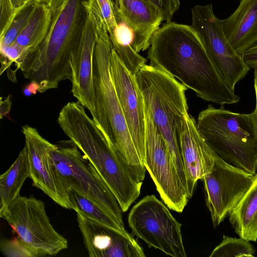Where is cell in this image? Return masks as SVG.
Returning a JSON list of instances; mask_svg holds the SVG:
<instances>
[{
    "instance_id": "cell-6",
    "label": "cell",
    "mask_w": 257,
    "mask_h": 257,
    "mask_svg": "<svg viewBox=\"0 0 257 257\" xmlns=\"http://www.w3.org/2000/svg\"><path fill=\"white\" fill-rule=\"evenodd\" d=\"M198 130L210 148L225 162L255 175L257 138L250 113H240L212 104L197 120Z\"/></svg>"
},
{
    "instance_id": "cell-2",
    "label": "cell",
    "mask_w": 257,
    "mask_h": 257,
    "mask_svg": "<svg viewBox=\"0 0 257 257\" xmlns=\"http://www.w3.org/2000/svg\"><path fill=\"white\" fill-rule=\"evenodd\" d=\"M57 122L93 166L115 195L123 212L140 195L143 182L132 174L125 161L78 101L60 110Z\"/></svg>"
},
{
    "instance_id": "cell-20",
    "label": "cell",
    "mask_w": 257,
    "mask_h": 257,
    "mask_svg": "<svg viewBox=\"0 0 257 257\" xmlns=\"http://www.w3.org/2000/svg\"><path fill=\"white\" fill-rule=\"evenodd\" d=\"M235 232L249 241L257 240V172L251 185L229 214Z\"/></svg>"
},
{
    "instance_id": "cell-8",
    "label": "cell",
    "mask_w": 257,
    "mask_h": 257,
    "mask_svg": "<svg viewBox=\"0 0 257 257\" xmlns=\"http://www.w3.org/2000/svg\"><path fill=\"white\" fill-rule=\"evenodd\" d=\"M0 217L36 256L55 255L68 247L67 240L51 223L44 202L33 196L20 195Z\"/></svg>"
},
{
    "instance_id": "cell-7",
    "label": "cell",
    "mask_w": 257,
    "mask_h": 257,
    "mask_svg": "<svg viewBox=\"0 0 257 257\" xmlns=\"http://www.w3.org/2000/svg\"><path fill=\"white\" fill-rule=\"evenodd\" d=\"M70 139L50 151L53 163L69 190L86 197L122 226L123 212L115 195L96 170Z\"/></svg>"
},
{
    "instance_id": "cell-27",
    "label": "cell",
    "mask_w": 257,
    "mask_h": 257,
    "mask_svg": "<svg viewBox=\"0 0 257 257\" xmlns=\"http://www.w3.org/2000/svg\"><path fill=\"white\" fill-rule=\"evenodd\" d=\"M1 250L8 257H36L35 254L18 237L4 239L0 243Z\"/></svg>"
},
{
    "instance_id": "cell-36",
    "label": "cell",
    "mask_w": 257,
    "mask_h": 257,
    "mask_svg": "<svg viewBox=\"0 0 257 257\" xmlns=\"http://www.w3.org/2000/svg\"><path fill=\"white\" fill-rule=\"evenodd\" d=\"M31 1H35L38 3H43V0H25V3Z\"/></svg>"
},
{
    "instance_id": "cell-13",
    "label": "cell",
    "mask_w": 257,
    "mask_h": 257,
    "mask_svg": "<svg viewBox=\"0 0 257 257\" xmlns=\"http://www.w3.org/2000/svg\"><path fill=\"white\" fill-rule=\"evenodd\" d=\"M30 165L33 185L41 189L53 201L66 209H73L70 191L52 161L50 151L56 145L44 139L37 130L29 125L22 127Z\"/></svg>"
},
{
    "instance_id": "cell-3",
    "label": "cell",
    "mask_w": 257,
    "mask_h": 257,
    "mask_svg": "<svg viewBox=\"0 0 257 257\" xmlns=\"http://www.w3.org/2000/svg\"><path fill=\"white\" fill-rule=\"evenodd\" d=\"M86 1L67 0L53 14L43 42L26 55L20 70L25 78L38 84V92L56 88L64 80L71 81V55L86 21Z\"/></svg>"
},
{
    "instance_id": "cell-30",
    "label": "cell",
    "mask_w": 257,
    "mask_h": 257,
    "mask_svg": "<svg viewBox=\"0 0 257 257\" xmlns=\"http://www.w3.org/2000/svg\"><path fill=\"white\" fill-rule=\"evenodd\" d=\"M241 56L250 69H257V43L243 53Z\"/></svg>"
},
{
    "instance_id": "cell-19",
    "label": "cell",
    "mask_w": 257,
    "mask_h": 257,
    "mask_svg": "<svg viewBox=\"0 0 257 257\" xmlns=\"http://www.w3.org/2000/svg\"><path fill=\"white\" fill-rule=\"evenodd\" d=\"M112 1L129 25L151 38L164 21L160 9L148 0Z\"/></svg>"
},
{
    "instance_id": "cell-22",
    "label": "cell",
    "mask_w": 257,
    "mask_h": 257,
    "mask_svg": "<svg viewBox=\"0 0 257 257\" xmlns=\"http://www.w3.org/2000/svg\"><path fill=\"white\" fill-rule=\"evenodd\" d=\"M52 15V10L46 4H37L28 23L14 42L26 51V55L35 50L46 37Z\"/></svg>"
},
{
    "instance_id": "cell-14",
    "label": "cell",
    "mask_w": 257,
    "mask_h": 257,
    "mask_svg": "<svg viewBox=\"0 0 257 257\" xmlns=\"http://www.w3.org/2000/svg\"><path fill=\"white\" fill-rule=\"evenodd\" d=\"M110 70L117 96L136 149L144 161L145 143V103L133 74L112 49Z\"/></svg>"
},
{
    "instance_id": "cell-9",
    "label": "cell",
    "mask_w": 257,
    "mask_h": 257,
    "mask_svg": "<svg viewBox=\"0 0 257 257\" xmlns=\"http://www.w3.org/2000/svg\"><path fill=\"white\" fill-rule=\"evenodd\" d=\"M128 223L133 234L149 247L173 257L186 256L181 224L155 195H147L133 207Z\"/></svg>"
},
{
    "instance_id": "cell-26",
    "label": "cell",
    "mask_w": 257,
    "mask_h": 257,
    "mask_svg": "<svg viewBox=\"0 0 257 257\" xmlns=\"http://www.w3.org/2000/svg\"><path fill=\"white\" fill-rule=\"evenodd\" d=\"M86 7L88 11L102 19L108 34H111L116 27L113 1L87 0Z\"/></svg>"
},
{
    "instance_id": "cell-17",
    "label": "cell",
    "mask_w": 257,
    "mask_h": 257,
    "mask_svg": "<svg viewBox=\"0 0 257 257\" xmlns=\"http://www.w3.org/2000/svg\"><path fill=\"white\" fill-rule=\"evenodd\" d=\"M178 140L189 199L193 195L198 180L212 169L216 153L206 144L198 130L196 121L189 113L181 121Z\"/></svg>"
},
{
    "instance_id": "cell-32",
    "label": "cell",
    "mask_w": 257,
    "mask_h": 257,
    "mask_svg": "<svg viewBox=\"0 0 257 257\" xmlns=\"http://www.w3.org/2000/svg\"><path fill=\"white\" fill-rule=\"evenodd\" d=\"M11 95H9L3 99V97L1 98V118L6 115H7L11 109L12 106V101L11 98Z\"/></svg>"
},
{
    "instance_id": "cell-23",
    "label": "cell",
    "mask_w": 257,
    "mask_h": 257,
    "mask_svg": "<svg viewBox=\"0 0 257 257\" xmlns=\"http://www.w3.org/2000/svg\"><path fill=\"white\" fill-rule=\"evenodd\" d=\"M69 196L75 212L78 211L86 217L122 233L130 234L124 226L121 225L113 217L86 197L72 190H70Z\"/></svg>"
},
{
    "instance_id": "cell-24",
    "label": "cell",
    "mask_w": 257,
    "mask_h": 257,
    "mask_svg": "<svg viewBox=\"0 0 257 257\" xmlns=\"http://www.w3.org/2000/svg\"><path fill=\"white\" fill-rule=\"evenodd\" d=\"M38 3L35 1L26 2L16 9L5 33L0 36V45L9 46L15 41L31 18Z\"/></svg>"
},
{
    "instance_id": "cell-33",
    "label": "cell",
    "mask_w": 257,
    "mask_h": 257,
    "mask_svg": "<svg viewBox=\"0 0 257 257\" xmlns=\"http://www.w3.org/2000/svg\"><path fill=\"white\" fill-rule=\"evenodd\" d=\"M67 0H43L52 10L53 14L62 8Z\"/></svg>"
},
{
    "instance_id": "cell-35",
    "label": "cell",
    "mask_w": 257,
    "mask_h": 257,
    "mask_svg": "<svg viewBox=\"0 0 257 257\" xmlns=\"http://www.w3.org/2000/svg\"><path fill=\"white\" fill-rule=\"evenodd\" d=\"M15 8L17 9L25 3V0H11Z\"/></svg>"
},
{
    "instance_id": "cell-21",
    "label": "cell",
    "mask_w": 257,
    "mask_h": 257,
    "mask_svg": "<svg viewBox=\"0 0 257 257\" xmlns=\"http://www.w3.org/2000/svg\"><path fill=\"white\" fill-rule=\"evenodd\" d=\"M30 175L29 158L25 145L14 163L0 176V212L20 195L24 182Z\"/></svg>"
},
{
    "instance_id": "cell-16",
    "label": "cell",
    "mask_w": 257,
    "mask_h": 257,
    "mask_svg": "<svg viewBox=\"0 0 257 257\" xmlns=\"http://www.w3.org/2000/svg\"><path fill=\"white\" fill-rule=\"evenodd\" d=\"M84 245L91 257H145L132 234L126 235L76 211Z\"/></svg>"
},
{
    "instance_id": "cell-29",
    "label": "cell",
    "mask_w": 257,
    "mask_h": 257,
    "mask_svg": "<svg viewBox=\"0 0 257 257\" xmlns=\"http://www.w3.org/2000/svg\"><path fill=\"white\" fill-rule=\"evenodd\" d=\"M152 3L161 11L164 20L171 21L174 13L180 7V0H148Z\"/></svg>"
},
{
    "instance_id": "cell-15",
    "label": "cell",
    "mask_w": 257,
    "mask_h": 257,
    "mask_svg": "<svg viewBox=\"0 0 257 257\" xmlns=\"http://www.w3.org/2000/svg\"><path fill=\"white\" fill-rule=\"evenodd\" d=\"M88 12V11H87ZM97 39L93 18L88 12L81 35L71 55V92L88 109L92 119L96 116V97L93 78V56Z\"/></svg>"
},
{
    "instance_id": "cell-1",
    "label": "cell",
    "mask_w": 257,
    "mask_h": 257,
    "mask_svg": "<svg viewBox=\"0 0 257 257\" xmlns=\"http://www.w3.org/2000/svg\"><path fill=\"white\" fill-rule=\"evenodd\" d=\"M147 57L151 66L178 79L204 100L221 105L239 101L191 26L167 22L152 35Z\"/></svg>"
},
{
    "instance_id": "cell-5",
    "label": "cell",
    "mask_w": 257,
    "mask_h": 257,
    "mask_svg": "<svg viewBox=\"0 0 257 257\" xmlns=\"http://www.w3.org/2000/svg\"><path fill=\"white\" fill-rule=\"evenodd\" d=\"M136 77L145 107L163 137L186 190V177L179 148L178 132L182 119L188 113L185 95L188 88L167 73L146 64Z\"/></svg>"
},
{
    "instance_id": "cell-18",
    "label": "cell",
    "mask_w": 257,
    "mask_h": 257,
    "mask_svg": "<svg viewBox=\"0 0 257 257\" xmlns=\"http://www.w3.org/2000/svg\"><path fill=\"white\" fill-rule=\"evenodd\" d=\"M221 23L226 38L241 56L257 43V0H241L236 10Z\"/></svg>"
},
{
    "instance_id": "cell-4",
    "label": "cell",
    "mask_w": 257,
    "mask_h": 257,
    "mask_svg": "<svg viewBox=\"0 0 257 257\" xmlns=\"http://www.w3.org/2000/svg\"><path fill=\"white\" fill-rule=\"evenodd\" d=\"M97 39L93 56V78L96 97L93 120L121 155L134 176L143 182L144 161L132 140L110 70L113 46L103 22L95 23Z\"/></svg>"
},
{
    "instance_id": "cell-12",
    "label": "cell",
    "mask_w": 257,
    "mask_h": 257,
    "mask_svg": "<svg viewBox=\"0 0 257 257\" xmlns=\"http://www.w3.org/2000/svg\"><path fill=\"white\" fill-rule=\"evenodd\" d=\"M254 174L236 167L216 154L211 171L201 179L214 228L229 215L253 182Z\"/></svg>"
},
{
    "instance_id": "cell-34",
    "label": "cell",
    "mask_w": 257,
    "mask_h": 257,
    "mask_svg": "<svg viewBox=\"0 0 257 257\" xmlns=\"http://www.w3.org/2000/svg\"><path fill=\"white\" fill-rule=\"evenodd\" d=\"M26 88L30 91L32 94H35L38 91L39 86L34 82H31Z\"/></svg>"
},
{
    "instance_id": "cell-28",
    "label": "cell",
    "mask_w": 257,
    "mask_h": 257,
    "mask_svg": "<svg viewBox=\"0 0 257 257\" xmlns=\"http://www.w3.org/2000/svg\"><path fill=\"white\" fill-rule=\"evenodd\" d=\"M0 36L3 35L12 20L16 9L11 0H0Z\"/></svg>"
},
{
    "instance_id": "cell-25",
    "label": "cell",
    "mask_w": 257,
    "mask_h": 257,
    "mask_svg": "<svg viewBox=\"0 0 257 257\" xmlns=\"http://www.w3.org/2000/svg\"><path fill=\"white\" fill-rule=\"evenodd\" d=\"M254 246L250 241L242 237L223 235L221 242L212 250L210 257H253Z\"/></svg>"
},
{
    "instance_id": "cell-31",
    "label": "cell",
    "mask_w": 257,
    "mask_h": 257,
    "mask_svg": "<svg viewBox=\"0 0 257 257\" xmlns=\"http://www.w3.org/2000/svg\"><path fill=\"white\" fill-rule=\"evenodd\" d=\"M254 88L255 93V106L254 110L250 113L251 120L257 138V69L254 70Z\"/></svg>"
},
{
    "instance_id": "cell-11",
    "label": "cell",
    "mask_w": 257,
    "mask_h": 257,
    "mask_svg": "<svg viewBox=\"0 0 257 257\" xmlns=\"http://www.w3.org/2000/svg\"><path fill=\"white\" fill-rule=\"evenodd\" d=\"M144 165L160 196L168 208L182 212L189 200L168 146L145 106Z\"/></svg>"
},
{
    "instance_id": "cell-10",
    "label": "cell",
    "mask_w": 257,
    "mask_h": 257,
    "mask_svg": "<svg viewBox=\"0 0 257 257\" xmlns=\"http://www.w3.org/2000/svg\"><path fill=\"white\" fill-rule=\"evenodd\" d=\"M191 27L221 76L234 91L236 84L250 68L226 38L221 20L215 16L212 4L195 6L191 9Z\"/></svg>"
}]
</instances>
